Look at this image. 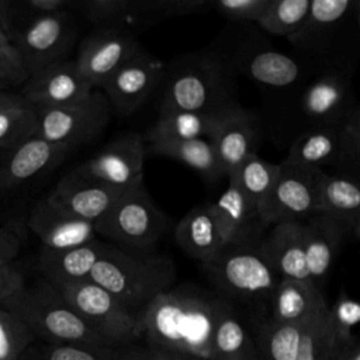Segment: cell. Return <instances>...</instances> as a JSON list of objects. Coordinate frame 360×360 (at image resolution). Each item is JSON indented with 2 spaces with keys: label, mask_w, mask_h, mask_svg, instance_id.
<instances>
[{
  "label": "cell",
  "mask_w": 360,
  "mask_h": 360,
  "mask_svg": "<svg viewBox=\"0 0 360 360\" xmlns=\"http://www.w3.org/2000/svg\"><path fill=\"white\" fill-rule=\"evenodd\" d=\"M225 300L194 288H169L138 316V340L188 359L212 360V333Z\"/></svg>",
  "instance_id": "6da1fadb"
},
{
  "label": "cell",
  "mask_w": 360,
  "mask_h": 360,
  "mask_svg": "<svg viewBox=\"0 0 360 360\" xmlns=\"http://www.w3.org/2000/svg\"><path fill=\"white\" fill-rule=\"evenodd\" d=\"M240 107L229 59L197 52L177 59L166 82L160 110H183L221 117Z\"/></svg>",
  "instance_id": "7a4b0ae2"
},
{
  "label": "cell",
  "mask_w": 360,
  "mask_h": 360,
  "mask_svg": "<svg viewBox=\"0 0 360 360\" xmlns=\"http://www.w3.org/2000/svg\"><path fill=\"white\" fill-rule=\"evenodd\" d=\"M176 278L173 260L153 250L142 252L105 243L89 280L111 292L136 316Z\"/></svg>",
  "instance_id": "3957f363"
},
{
  "label": "cell",
  "mask_w": 360,
  "mask_h": 360,
  "mask_svg": "<svg viewBox=\"0 0 360 360\" xmlns=\"http://www.w3.org/2000/svg\"><path fill=\"white\" fill-rule=\"evenodd\" d=\"M0 307L22 321L35 339L58 345L107 347L45 278L31 287L24 285L1 301Z\"/></svg>",
  "instance_id": "277c9868"
},
{
  "label": "cell",
  "mask_w": 360,
  "mask_h": 360,
  "mask_svg": "<svg viewBox=\"0 0 360 360\" xmlns=\"http://www.w3.org/2000/svg\"><path fill=\"white\" fill-rule=\"evenodd\" d=\"M167 228V218L150 198L145 183L128 188L117 202L94 222L96 235L111 245L149 252Z\"/></svg>",
  "instance_id": "5b68a950"
},
{
  "label": "cell",
  "mask_w": 360,
  "mask_h": 360,
  "mask_svg": "<svg viewBox=\"0 0 360 360\" xmlns=\"http://www.w3.org/2000/svg\"><path fill=\"white\" fill-rule=\"evenodd\" d=\"M202 269L219 291L240 301L270 298L280 280L257 246H224Z\"/></svg>",
  "instance_id": "8992f818"
},
{
  "label": "cell",
  "mask_w": 360,
  "mask_h": 360,
  "mask_svg": "<svg viewBox=\"0 0 360 360\" xmlns=\"http://www.w3.org/2000/svg\"><path fill=\"white\" fill-rule=\"evenodd\" d=\"M56 290L107 347L138 340V316L103 287L86 280Z\"/></svg>",
  "instance_id": "52a82bcc"
},
{
  "label": "cell",
  "mask_w": 360,
  "mask_h": 360,
  "mask_svg": "<svg viewBox=\"0 0 360 360\" xmlns=\"http://www.w3.org/2000/svg\"><path fill=\"white\" fill-rule=\"evenodd\" d=\"M111 107L100 89L76 103L38 110L37 138L72 148L96 139L105 129Z\"/></svg>",
  "instance_id": "ba28073f"
},
{
  "label": "cell",
  "mask_w": 360,
  "mask_h": 360,
  "mask_svg": "<svg viewBox=\"0 0 360 360\" xmlns=\"http://www.w3.org/2000/svg\"><path fill=\"white\" fill-rule=\"evenodd\" d=\"M323 170L280 163L273 187L259 210L266 228L290 221L304 222L316 214L318 184Z\"/></svg>",
  "instance_id": "9c48e42d"
},
{
  "label": "cell",
  "mask_w": 360,
  "mask_h": 360,
  "mask_svg": "<svg viewBox=\"0 0 360 360\" xmlns=\"http://www.w3.org/2000/svg\"><path fill=\"white\" fill-rule=\"evenodd\" d=\"M77 37V28L70 11L41 15L30 21L14 38L27 75L66 60Z\"/></svg>",
  "instance_id": "30bf717a"
},
{
  "label": "cell",
  "mask_w": 360,
  "mask_h": 360,
  "mask_svg": "<svg viewBox=\"0 0 360 360\" xmlns=\"http://www.w3.org/2000/svg\"><path fill=\"white\" fill-rule=\"evenodd\" d=\"M141 46L135 31L131 28L122 25L98 27L79 44L75 63L93 89H100Z\"/></svg>",
  "instance_id": "8fae6325"
},
{
  "label": "cell",
  "mask_w": 360,
  "mask_h": 360,
  "mask_svg": "<svg viewBox=\"0 0 360 360\" xmlns=\"http://www.w3.org/2000/svg\"><path fill=\"white\" fill-rule=\"evenodd\" d=\"M145 158L146 141L143 135L125 134L76 166L73 172L127 190L143 181Z\"/></svg>",
  "instance_id": "7c38bea8"
},
{
  "label": "cell",
  "mask_w": 360,
  "mask_h": 360,
  "mask_svg": "<svg viewBox=\"0 0 360 360\" xmlns=\"http://www.w3.org/2000/svg\"><path fill=\"white\" fill-rule=\"evenodd\" d=\"M166 68L141 46L100 87L111 108L120 114L135 112L163 80Z\"/></svg>",
  "instance_id": "4fadbf2b"
},
{
  "label": "cell",
  "mask_w": 360,
  "mask_h": 360,
  "mask_svg": "<svg viewBox=\"0 0 360 360\" xmlns=\"http://www.w3.org/2000/svg\"><path fill=\"white\" fill-rule=\"evenodd\" d=\"M93 86L82 76L75 60H63L28 76L20 93L37 110L62 107L83 100Z\"/></svg>",
  "instance_id": "5bb4252c"
},
{
  "label": "cell",
  "mask_w": 360,
  "mask_h": 360,
  "mask_svg": "<svg viewBox=\"0 0 360 360\" xmlns=\"http://www.w3.org/2000/svg\"><path fill=\"white\" fill-rule=\"evenodd\" d=\"M260 139V122L255 114L238 107L221 115L210 135L219 165L225 177L235 170L252 155H257Z\"/></svg>",
  "instance_id": "9a60e30c"
},
{
  "label": "cell",
  "mask_w": 360,
  "mask_h": 360,
  "mask_svg": "<svg viewBox=\"0 0 360 360\" xmlns=\"http://www.w3.org/2000/svg\"><path fill=\"white\" fill-rule=\"evenodd\" d=\"M127 190L70 170L45 198L62 211L94 224L105 215Z\"/></svg>",
  "instance_id": "2e32d148"
},
{
  "label": "cell",
  "mask_w": 360,
  "mask_h": 360,
  "mask_svg": "<svg viewBox=\"0 0 360 360\" xmlns=\"http://www.w3.org/2000/svg\"><path fill=\"white\" fill-rule=\"evenodd\" d=\"M73 149L69 145L52 143L34 136L8 150V155L0 162V197L55 167Z\"/></svg>",
  "instance_id": "e0dca14e"
},
{
  "label": "cell",
  "mask_w": 360,
  "mask_h": 360,
  "mask_svg": "<svg viewBox=\"0 0 360 360\" xmlns=\"http://www.w3.org/2000/svg\"><path fill=\"white\" fill-rule=\"evenodd\" d=\"M31 229L46 249H70L97 239L94 224L76 218L51 204L46 198L34 204L27 219Z\"/></svg>",
  "instance_id": "ac0fdd59"
},
{
  "label": "cell",
  "mask_w": 360,
  "mask_h": 360,
  "mask_svg": "<svg viewBox=\"0 0 360 360\" xmlns=\"http://www.w3.org/2000/svg\"><path fill=\"white\" fill-rule=\"evenodd\" d=\"M257 249L280 278L309 280L305 260V225L300 221L269 226Z\"/></svg>",
  "instance_id": "d6986e66"
},
{
  "label": "cell",
  "mask_w": 360,
  "mask_h": 360,
  "mask_svg": "<svg viewBox=\"0 0 360 360\" xmlns=\"http://www.w3.org/2000/svg\"><path fill=\"white\" fill-rule=\"evenodd\" d=\"M224 193L212 204L224 246H257L266 229L259 212L231 179Z\"/></svg>",
  "instance_id": "ffe728a7"
},
{
  "label": "cell",
  "mask_w": 360,
  "mask_h": 360,
  "mask_svg": "<svg viewBox=\"0 0 360 360\" xmlns=\"http://www.w3.org/2000/svg\"><path fill=\"white\" fill-rule=\"evenodd\" d=\"M270 302V319L278 323L305 325L329 311L323 294L311 280L280 278Z\"/></svg>",
  "instance_id": "44dd1931"
},
{
  "label": "cell",
  "mask_w": 360,
  "mask_h": 360,
  "mask_svg": "<svg viewBox=\"0 0 360 360\" xmlns=\"http://www.w3.org/2000/svg\"><path fill=\"white\" fill-rule=\"evenodd\" d=\"M316 214L345 225L352 236L359 235L360 186L357 176L346 172L321 174L318 184Z\"/></svg>",
  "instance_id": "7402d4cb"
},
{
  "label": "cell",
  "mask_w": 360,
  "mask_h": 360,
  "mask_svg": "<svg viewBox=\"0 0 360 360\" xmlns=\"http://www.w3.org/2000/svg\"><path fill=\"white\" fill-rule=\"evenodd\" d=\"M305 225V260L309 280L319 287L328 276L335 259L350 231L340 222L321 214H314L304 221Z\"/></svg>",
  "instance_id": "603a6c76"
},
{
  "label": "cell",
  "mask_w": 360,
  "mask_h": 360,
  "mask_svg": "<svg viewBox=\"0 0 360 360\" xmlns=\"http://www.w3.org/2000/svg\"><path fill=\"white\" fill-rule=\"evenodd\" d=\"M345 75L329 72L312 82L302 96V110L314 125H340L354 107Z\"/></svg>",
  "instance_id": "cb8c5ba5"
},
{
  "label": "cell",
  "mask_w": 360,
  "mask_h": 360,
  "mask_svg": "<svg viewBox=\"0 0 360 360\" xmlns=\"http://www.w3.org/2000/svg\"><path fill=\"white\" fill-rule=\"evenodd\" d=\"M105 243L94 239L70 249L41 248L39 269L48 283L55 288L86 281L104 252Z\"/></svg>",
  "instance_id": "d4e9b609"
},
{
  "label": "cell",
  "mask_w": 360,
  "mask_h": 360,
  "mask_svg": "<svg viewBox=\"0 0 360 360\" xmlns=\"http://www.w3.org/2000/svg\"><path fill=\"white\" fill-rule=\"evenodd\" d=\"M356 4L353 0H311L304 24L288 41L307 51L325 52Z\"/></svg>",
  "instance_id": "484cf974"
},
{
  "label": "cell",
  "mask_w": 360,
  "mask_h": 360,
  "mask_svg": "<svg viewBox=\"0 0 360 360\" xmlns=\"http://www.w3.org/2000/svg\"><path fill=\"white\" fill-rule=\"evenodd\" d=\"M174 239L180 249L201 263L214 257L224 240L212 204L190 210L174 228Z\"/></svg>",
  "instance_id": "4316f807"
},
{
  "label": "cell",
  "mask_w": 360,
  "mask_h": 360,
  "mask_svg": "<svg viewBox=\"0 0 360 360\" xmlns=\"http://www.w3.org/2000/svg\"><path fill=\"white\" fill-rule=\"evenodd\" d=\"M340 125L311 127L292 142L284 163L318 170L329 165L339 166Z\"/></svg>",
  "instance_id": "83f0119b"
},
{
  "label": "cell",
  "mask_w": 360,
  "mask_h": 360,
  "mask_svg": "<svg viewBox=\"0 0 360 360\" xmlns=\"http://www.w3.org/2000/svg\"><path fill=\"white\" fill-rule=\"evenodd\" d=\"M212 360H257L253 336L225 301L212 333Z\"/></svg>",
  "instance_id": "f1b7e54d"
},
{
  "label": "cell",
  "mask_w": 360,
  "mask_h": 360,
  "mask_svg": "<svg viewBox=\"0 0 360 360\" xmlns=\"http://www.w3.org/2000/svg\"><path fill=\"white\" fill-rule=\"evenodd\" d=\"M145 138V136H143ZM149 149L160 156L174 159L197 172L208 181H217L225 177L215 150L208 139H145Z\"/></svg>",
  "instance_id": "f546056e"
},
{
  "label": "cell",
  "mask_w": 360,
  "mask_h": 360,
  "mask_svg": "<svg viewBox=\"0 0 360 360\" xmlns=\"http://www.w3.org/2000/svg\"><path fill=\"white\" fill-rule=\"evenodd\" d=\"M219 117L183 110H160L159 118L145 139H210Z\"/></svg>",
  "instance_id": "4dcf8cb0"
},
{
  "label": "cell",
  "mask_w": 360,
  "mask_h": 360,
  "mask_svg": "<svg viewBox=\"0 0 360 360\" xmlns=\"http://www.w3.org/2000/svg\"><path fill=\"white\" fill-rule=\"evenodd\" d=\"M307 325L263 322L253 338L257 360H297Z\"/></svg>",
  "instance_id": "1f68e13d"
},
{
  "label": "cell",
  "mask_w": 360,
  "mask_h": 360,
  "mask_svg": "<svg viewBox=\"0 0 360 360\" xmlns=\"http://www.w3.org/2000/svg\"><path fill=\"white\" fill-rule=\"evenodd\" d=\"M245 72L255 80L273 87H284L300 76V66L291 58L273 49H260L242 59Z\"/></svg>",
  "instance_id": "d6a6232c"
},
{
  "label": "cell",
  "mask_w": 360,
  "mask_h": 360,
  "mask_svg": "<svg viewBox=\"0 0 360 360\" xmlns=\"http://www.w3.org/2000/svg\"><path fill=\"white\" fill-rule=\"evenodd\" d=\"M73 0H0V27L13 44L17 34L32 20L70 11Z\"/></svg>",
  "instance_id": "836d02e7"
},
{
  "label": "cell",
  "mask_w": 360,
  "mask_h": 360,
  "mask_svg": "<svg viewBox=\"0 0 360 360\" xmlns=\"http://www.w3.org/2000/svg\"><path fill=\"white\" fill-rule=\"evenodd\" d=\"M277 172L278 165L266 162L259 155H252L235 170L233 174L228 176L226 179L236 183L248 201L259 212L273 187Z\"/></svg>",
  "instance_id": "e575fe53"
},
{
  "label": "cell",
  "mask_w": 360,
  "mask_h": 360,
  "mask_svg": "<svg viewBox=\"0 0 360 360\" xmlns=\"http://www.w3.org/2000/svg\"><path fill=\"white\" fill-rule=\"evenodd\" d=\"M38 110L24 97L0 110V148L8 150L37 135Z\"/></svg>",
  "instance_id": "d590c367"
},
{
  "label": "cell",
  "mask_w": 360,
  "mask_h": 360,
  "mask_svg": "<svg viewBox=\"0 0 360 360\" xmlns=\"http://www.w3.org/2000/svg\"><path fill=\"white\" fill-rule=\"evenodd\" d=\"M212 0H135L131 22L146 27L162 20L211 11Z\"/></svg>",
  "instance_id": "8d00e7d4"
},
{
  "label": "cell",
  "mask_w": 360,
  "mask_h": 360,
  "mask_svg": "<svg viewBox=\"0 0 360 360\" xmlns=\"http://www.w3.org/2000/svg\"><path fill=\"white\" fill-rule=\"evenodd\" d=\"M309 6L311 0H271L257 24L266 32L288 39L304 24Z\"/></svg>",
  "instance_id": "74e56055"
},
{
  "label": "cell",
  "mask_w": 360,
  "mask_h": 360,
  "mask_svg": "<svg viewBox=\"0 0 360 360\" xmlns=\"http://www.w3.org/2000/svg\"><path fill=\"white\" fill-rule=\"evenodd\" d=\"M340 343L328 311L307 325L297 360H333Z\"/></svg>",
  "instance_id": "f35d334b"
},
{
  "label": "cell",
  "mask_w": 360,
  "mask_h": 360,
  "mask_svg": "<svg viewBox=\"0 0 360 360\" xmlns=\"http://www.w3.org/2000/svg\"><path fill=\"white\" fill-rule=\"evenodd\" d=\"M112 349L48 343L35 339L20 360H111Z\"/></svg>",
  "instance_id": "ab89813d"
},
{
  "label": "cell",
  "mask_w": 360,
  "mask_h": 360,
  "mask_svg": "<svg viewBox=\"0 0 360 360\" xmlns=\"http://www.w3.org/2000/svg\"><path fill=\"white\" fill-rule=\"evenodd\" d=\"M134 1L135 0H83L73 1L72 8L79 10L96 28L112 25L127 27V22L131 21Z\"/></svg>",
  "instance_id": "60d3db41"
},
{
  "label": "cell",
  "mask_w": 360,
  "mask_h": 360,
  "mask_svg": "<svg viewBox=\"0 0 360 360\" xmlns=\"http://www.w3.org/2000/svg\"><path fill=\"white\" fill-rule=\"evenodd\" d=\"M34 340L35 336L27 325L0 307V360H20Z\"/></svg>",
  "instance_id": "b9f144b4"
},
{
  "label": "cell",
  "mask_w": 360,
  "mask_h": 360,
  "mask_svg": "<svg viewBox=\"0 0 360 360\" xmlns=\"http://www.w3.org/2000/svg\"><path fill=\"white\" fill-rule=\"evenodd\" d=\"M360 158V112L354 107L340 125V169L357 170Z\"/></svg>",
  "instance_id": "7bdbcfd3"
},
{
  "label": "cell",
  "mask_w": 360,
  "mask_h": 360,
  "mask_svg": "<svg viewBox=\"0 0 360 360\" xmlns=\"http://www.w3.org/2000/svg\"><path fill=\"white\" fill-rule=\"evenodd\" d=\"M270 1L271 0H221L211 3V11L235 22H257Z\"/></svg>",
  "instance_id": "ee69618b"
},
{
  "label": "cell",
  "mask_w": 360,
  "mask_h": 360,
  "mask_svg": "<svg viewBox=\"0 0 360 360\" xmlns=\"http://www.w3.org/2000/svg\"><path fill=\"white\" fill-rule=\"evenodd\" d=\"M329 315L340 342H349L354 338L352 330L360 322V305L357 301L342 295L336 300L333 307H329Z\"/></svg>",
  "instance_id": "f6af8a7d"
},
{
  "label": "cell",
  "mask_w": 360,
  "mask_h": 360,
  "mask_svg": "<svg viewBox=\"0 0 360 360\" xmlns=\"http://www.w3.org/2000/svg\"><path fill=\"white\" fill-rule=\"evenodd\" d=\"M111 360H190L186 356L150 346L142 340L112 349Z\"/></svg>",
  "instance_id": "bcb514c9"
},
{
  "label": "cell",
  "mask_w": 360,
  "mask_h": 360,
  "mask_svg": "<svg viewBox=\"0 0 360 360\" xmlns=\"http://www.w3.org/2000/svg\"><path fill=\"white\" fill-rule=\"evenodd\" d=\"M27 224L10 218L0 225V263H10L18 256L25 240Z\"/></svg>",
  "instance_id": "7dc6e473"
},
{
  "label": "cell",
  "mask_w": 360,
  "mask_h": 360,
  "mask_svg": "<svg viewBox=\"0 0 360 360\" xmlns=\"http://www.w3.org/2000/svg\"><path fill=\"white\" fill-rule=\"evenodd\" d=\"M25 285L24 270L14 262L0 263V302Z\"/></svg>",
  "instance_id": "c3c4849f"
},
{
  "label": "cell",
  "mask_w": 360,
  "mask_h": 360,
  "mask_svg": "<svg viewBox=\"0 0 360 360\" xmlns=\"http://www.w3.org/2000/svg\"><path fill=\"white\" fill-rule=\"evenodd\" d=\"M27 79L28 75L22 68L0 58V90H11L13 87L22 86Z\"/></svg>",
  "instance_id": "681fc988"
},
{
  "label": "cell",
  "mask_w": 360,
  "mask_h": 360,
  "mask_svg": "<svg viewBox=\"0 0 360 360\" xmlns=\"http://www.w3.org/2000/svg\"><path fill=\"white\" fill-rule=\"evenodd\" d=\"M0 58H3L4 60L10 62L11 65H15L18 68H22V62H21V58L17 52V49L14 48V45L8 41V38L4 35L1 27H0ZM25 70V69H24Z\"/></svg>",
  "instance_id": "f907efd6"
},
{
  "label": "cell",
  "mask_w": 360,
  "mask_h": 360,
  "mask_svg": "<svg viewBox=\"0 0 360 360\" xmlns=\"http://www.w3.org/2000/svg\"><path fill=\"white\" fill-rule=\"evenodd\" d=\"M333 360H360V345L356 338L340 343Z\"/></svg>",
  "instance_id": "816d5d0a"
},
{
  "label": "cell",
  "mask_w": 360,
  "mask_h": 360,
  "mask_svg": "<svg viewBox=\"0 0 360 360\" xmlns=\"http://www.w3.org/2000/svg\"><path fill=\"white\" fill-rule=\"evenodd\" d=\"M22 96L20 93L15 91H10V90H0V110L14 104L15 101H18Z\"/></svg>",
  "instance_id": "f5cc1de1"
},
{
  "label": "cell",
  "mask_w": 360,
  "mask_h": 360,
  "mask_svg": "<svg viewBox=\"0 0 360 360\" xmlns=\"http://www.w3.org/2000/svg\"><path fill=\"white\" fill-rule=\"evenodd\" d=\"M190 360H200V359H190Z\"/></svg>",
  "instance_id": "db71d44e"
}]
</instances>
